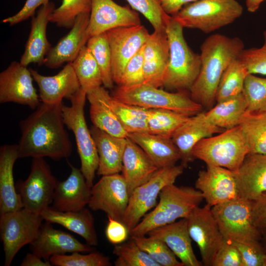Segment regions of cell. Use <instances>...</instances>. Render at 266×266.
Listing matches in <instances>:
<instances>
[{
    "label": "cell",
    "instance_id": "35",
    "mask_svg": "<svg viewBox=\"0 0 266 266\" xmlns=\"http://www.w3.org/2000/svg\"><path fill=\"white\" fill-rule=\"evenodd\" d=\"M250 154L266 155V112L246 110L238 124Z\"/></svg>",
    "mask_w": 266,
    "mask_h": 266
},
{
    "label": "cell",
    "instance_id": "22",
    "mask_svg": "<svg viewBox=\"0 0 266 266\" xmlns=\"http://www.w3.org/2000/svg\"><path fill=\"white\" fill-rule=\"evenodd\" d=\"M225 130L210 122L205 117L204 112L189 117L171 136L179 151L181 165L185 168L194 160L192 151L199 141Z\"/></svg>",
    "mask_w": 266,
    "mask_h": 266
},
{
    "label": "cell",
    "instance_id": "13",
    "mask_svg": "<svg viewBox=\"0 0 266 266\" xmlns=\"http://www.w3.org/2000/svg\"><path fill=\"white\" fill-rule=\"evenodd\" d=\"M127 183L122 174L102 175L91 189L88 203L93 210H101L107 216L122 222L130 199Z\"/></svg>",
    "mask_w": 266,
    "mask_h": 266
},
{
    "label": "cell",
    "instance_id": "9",
    "mask_svg": "<svg viewBox=\"0 0 266 266\" xmlns=\"http://www.w3.org/2000/svg\"><path fill=\"white\" fill-rule=\"evenodd\" d=\"M43 220L40 214L24 207L0 214V238L4 252L5 266H10L18 251L33 241Z\"/></svg>",
    "mask_w": 266,
    "mask_h": 266
},
{
    "label": "cell",
    "instance_id": "28",
    "mask_svg": "<svg viewBox=\"0 0 266 266\" xmlns=\"http://www.w3.org/2000/svg\"><path fill=\"white\" fill-rule=\"evenodd\" d=\"M158 169L144 150L127 137L121 172L130 195L136 188L148 181Z\"/></svg>",
    "mask_w": 266,
    "mask_h": 266
},
{
    "label": "cell",
    "instance_id": "49",
    "mask_svg": "<svg viewBox=\"0 0 266 266\" xmlns=\"http://www.w3.org/2000/svg\"><path fill=\"white\" fill-rule=\"evenodd\" d=\"M144 46L127 64L118 86H129L143 83Z\"/></svg>",
    "mask_w": 266,
    "mask_h": 266
},
{
    "label": "cell",
    "instance_id": "42",
    "mask_svg": "<svg viewBox=\"0 0 266 266\" xmlns=\"http://www.w3.org/2000/svg\"><path fill=\"white\" fill-rule=\"evenodd\" d=\"M160 266H184L162 240L151 236L131 237Z\"/></svg>",
    "mask_w": 266,
    "mask_h": 266
},
{
    "label": "cell",
    "instance_id": "40",
    "mask_svg": "<svg viewBox=\"0 0 266 266\" xmlns=\"http://www.w3.org/2000/svg\"><path fill=\"white\" fill-rule=\"evenodd\" d=\"M86 46L99 66L103 86L107 89L112 88L114 82L112 72L111 53L106 33L90 37Z\"/></svg>",
    "mask_w": 266,
    "mask_h": 266
},
{
    "label": "cell",
    "instance_id": "23",
    "mask_svg": "<svg viewBox=\"0 0 266 266\" xmlns=\"http://www.w3.org/2000/svg\"><path fill=\"white\" fill-rule=\"evenodd\" d=\"M39 88L41 102L54 104L69 100L81 88L71 63H67L57 74L44 76L30 68Z\"/></svg>",
    "mask_w": 266,
    "mask_h": 266
},
{
    "label": "cell",
    "instance_id": "43",
    "mask_svg": "<svg viewBox=\"0 0 266 266\" xmlns=\"http://www.w3.org/2000/svg\"><path fill=\"white\" fill-rule=\"evenodd\" d=\"M91 0H63L50 16V22L57 26L71 28L77 17L83 13H90Z\"/></svg>",
    "mask_w": 266,
    "mask_h": 266
},
{
    "label": "cell",
    "instance_id": "45",
    "mask_svg": "<svg viewBox=\"0 0 266 266\" xmlns=\"http://www.w3.org/2000/svg\"><path fill=\"white\" fill-rule=\"evenodd\" d=\"M56 266H110V258L103 254L92 251L88 254L74 252L70 255L55 254L49 259Z\"/></svg>",
    "mask_w": 266,
    "mask_h": 266
},
{
    "label": "cell",
    "instance_id": "31",
    "mask_svg": "<svg viewBox=\"0 0 266 266\" xmlns=\"http://www.w3.org/2000/svg\"><path fill=\"white\" fill-rule=\"evenodd\" d=\"M87 99L93 126L113 136L127 137L128 133L111 107V95L104 87L101 86L87 94Z\"/></svg>",
    "mask_w": 266,
    "mask_h": 266
},
{
    "label": "cell",
    "instance_id": "27",
    "mask_svg": "<svg viewBox=\"0 0 266 266\" xmlns=\"http://www.w3.org/2000/svg\"><path fill=\"white\" fill-rule=\"evenodd\" d=\"M147 235L164 242L184 266L203 265L193 251L186 218L155 229Z\"/></svg>",
    "mask_w": 266,
    "mask_h": 266
},
{
    "label": "cell",
    "instance_id": "51",
    "mask_svg": "<svg viewBox=\"0 0 266 266\" xmlns=\"http://www.w3.org/2000/svg\"><path fill=\"white\" fill-rule=\"evenodd\" d=\"M49 0H27L23 7L15 14L4 18L2 23L8 24L10 26L16 25L33 17L35 10L40 6L48 2Z\"/></svg>",
    "mask_w": 266,
    "mask_h": 266
},
{
    "label": "cell",
    "instance_id": "7",
    "mask_svg": "<svg viewBox=\"0 0 266 266\" xmlns=\"http://www.w3.org/2000/svg\"><path fill=\"white\" fill-rule=\"evenodd\" d=\"M248 154L249 149L238 125L202 139L192 151L194 160L233 172L238 170Z\"/></svg>",
    "mask_w": 266,
    "mask_h": 266
},
{
    "label": "cell",
    "instance_id": "57",
    "mask_svg": "<svg viewBox=\"0 0 266 266\" xmlns=\"http://www.w3.org/2000/svg\"><path fill=\"white\" fill-rule=\"evenodd\" d=\"M264 248L266 252V234L265 236V238H264Z\"/></svg>",
    "mask_w": 266,
    "mask_h": 266
},
{
    "label": "cell",
    "instance_id": "36",
    "mask_svg": "<svg viewBox=\"0 0 266 266\" xmlns=\"http://www.w3.org/2000/svg\"><path fill=\"white\" fill-rule=\"evenodd\" d=\"M71 64L80 87L87 94L103 85L99 66L86 45Z\"/></svg>",
    "mask_w": 266,
    "mask_h": 266
},
{
    "label": "cell",
    "instance_id": "38",
    "mask_svg": "<svg viewBox=\"0 0 266 266\" xmlns=\"http://www.w3.org/2000/svg\"><path fill=\"white\" fill-rule=\"evenodd\" d=\"M111 107L127 133L148 132V109L124 103L111 96Z\"/></svg>",
    "mask_w": 266,
    "mask_h": 266
},
{
    "label": "cell",
    "instance_id": "34",
    "mask_svg": "<svg viewBox=\"0 0 266 266\" xmlns=\"http://www.w3.org/2000/svg\"><path fill=\"white\" fill-rule=\"evenodd\" d=\"M247 110L243 94L219 102L206 112V119L212 124L224 130L238 125Z\"/></svg>",
    "mask_w": 266,
    "mask_h": 266
},
{
    "label": "cell",
    "instance_id": "52",
    "mask_svg": "<svg viewBox=\"0 0 266 266\" xmlns=\"http://www.w3.org/2000/svg\"><path fill=\"white\" fill-rule=\"evenodd\" d=\"M108 223L105 233L111 243L117 245L125 242L129 232L126 226L121 221L108 217Z\"/></svg>",
    "mask_w": 266,
    "mask_h": 266
},
{
    "label": "cell",
    "instance_id": "6",
    "mask_svg": "<svg viewBox=\"0 0 266 266\" xmlns=\"http://www.w3.org/2000/svg\"><path fill=\"white\" fill-rule=\"evenodd\" d=\"M242 13V6L236 0H198L172 17L183 28L209 33L232 24Z\"/></svg>",
    "mask_w": 266,
    "mask_h": 266
},
{
    "label": "cell",
    "instance_id": "46",
    "mask_svg": "<svg viewBox=\"0 0 266 266\" xmlns=\"http://www.w3.org/2000/svg\"><path fill=\"white\" fill-rule=\"evenodd\" d=\"M135 10L142 14L150 23L154 31H165L169 15L163 10L159 0H126Z\"/></svg>",
    "mask_w": 266,
    "mask_h": 266
},
{
    "label": "cell",
    "instance_id": "56",
    "mask_svg": "<svg viewBox=\"0 0 266 266\" xmlns=\"http://www.w3.org/2000/svg\"><path fill=\"white\" fill-rule=\"evenodd\" d=\"M264 0H246V5L247 10L250 12H255Z\"/></svg>",
    "mask_w": 266,
    "mask_h": 266
},
{
    "label": "cell",
    "instance_id": "21",
    "mask_svg": "<svg viewBox=\"0 0 266 266\" xmlns=\"http://www.w3.org/2000/svg\"><path fill=\"white\" fill-rule=\"evenodd\" d=\"M169 59V47L165 31L150 34L143 48V83L163 87Z\"/></svg>",
    "mask_w": 266,
    "mask_h": 266
},
{
    "label": "cell",
    "instance_id": "41",
    "mask_svg": "<svg viewBox=\"0 0 266 266\" xmlns=\"http://www.w3.org/2000/svg\"><path fill=\"white\" fill-rule=\"evenodd\" d=\"M113 253L117 257L114 262L116 266H160L132 237L127 242L115 245Z\"/></svg>",
    "mask_w": 266,
    "mask_h": 266
},
{
    "label": "cell",
    "instance_id": "14",
    "mask_svg": "<svg viewBox=\"0 0 266 266\" xmlns=\"http://www.w3.org/2000/svg\"><path fill=\"white\" fill-rule=\"evenodd\" d=\"M208 204L195 207L186 218L191 238L198 245L202 263L212 266L214 257L224 241L217 222Z\"/></svg>",
    "mask_w": 266,
    "mask_h": 266
},
{
    "label": "cell",
    "instance_id": "3",
    "mask_svg": "<svg viewBox=\"0 0 266 266\" xmlns=\"http://www.w3.org/2000/svg\"><path fill=\"white\" fill-rule=\"evenodd\" d=\"M159 198L153 210L130 231L131 237L145 236L155 229L186 218L203 200L201 193L196 188L177 186L174 183L164 187Z\"/></svg>",
    "mask_w": 266,
    "mask_h": 266
},
{
    "label": "cell",
    "instance_id": "30",
    "mask_svg": "<svg viewBox=\"0 0 266 266\" xmlns=\"http://www.w3.org/2000/svg\"><path fill=\"white\" fill-rule=\"evenodd\" d=\"M18 144L4 145L0 148V214L12 212L23 207L16 191L13 167L19 158Z\"/></svg>",
    "mask_w": 266,
    "mask_h": 266
},
{
    "label": "cell",
    "instance_id": "25",
    "mask_svg": "<svg viewBox=\"0 0 266 266\" xmlns=\"http://www.w3.org/2000/svg\"><path fill=\"white\" fill-rule=\"evenodd\" d=\"M55 9V4L49 2L40 6L35 16L32 17L29 36L21 56L20 63L27 66L30 64L44 65L45 58L51 48L46 31L50 16Z\"/></svg>",
    "mask_w": 266,
    "mask_h": 266
},
{
    "label": "cell",
    "instance_id": "12",
    "mask_svg": "<svg viewBox=\"0 0 266 266\" xmlns=\"http://www.w3.org/2000/svg\"><path fill=\"white\" fill-rule=\"evenodd\" d=\"M57 183L43 158H33L30 174L18 185L23 207L40 214L52 202Z\"/></svg>",
    "mask_w": 266,
    "mask_h": 266
},
{
    "label": "cell",
    "instance_id": "17",
    "mask_svg": "<svg viewBox=\"0 0 266 266\" xmlns=\"http://www.w3.org/2000/svg\"><path fill=\"white\" fill-rule=\"evenodd\" d=\"M195 188L211 207L240 198L233 171L221 166L206 165L199 172Z\"/></svg>",
    "mask_w": 266,
    "mask_h": 266
},
{
    "label": "cell",
    "instance_id": "58",
    "mask_svg": "<svg viewBox=\"0 0 266 266\" xmlns=\"http://www.w3.org/2000/svg\"><path fill=\"white\" fill-rule=\"evenodd\" d=\"M264 266H266V255L265 261H264Z\"/></svg>",
    "mask_w": 266,
    "mask_h": 266
},
{
    "label": "cell",
    "instance_id": "29",
    "mask_svg": "<svg viewBox=\"0 0 266 266\" xmlns=\"http://www.w3.org/2000/svg\"><path fill=\"white\" fill-rule=\"evenodd\" d=\"M90 130L99 155L97 174L102 176L121 172L127 137L113 136L93 125Z\"/></svg>",
    "mask_w": 266,
    "mask_h": 266
},
{
    "label": "cell",
    "instance_id": "1",
    "mask_svg": "<svg viewBox=\"0 0 266 266\" xmlns=\"http://www.w3.org/2000/svg\"><path fill=\"white\" fill-rule=\"evenodd\" d=\"M63 102H41L33 112L21 121L18 144L19 158L49 157L59 160L70 156L72 145L65 126Z\"/></svg>",
    "mask_w": 266,
    "mask_h": 266
},
{
    "label": "cell",
    "instance_id": "16",
    "mask_svg": "<svg viewBox=\"0 0 266 266\" xmlns=\"http://www.w3.org/2000/svg\"><path fill=\"white\" fill-rule=\"evenodd\" d=\"M30 68L13 61L0 73V103L14 102L35 110L40 104Z\"/></svg>",
    "mask_w": 266,
    "mask_h": 266
},
{
    "label": "cell",
    "instance_id": "54",
    "mask_svg": "<svg viewBox=\"0 0 266 266\" xmlns=\"http://www.w3.org/2000/svg\"><path fill=\"white\" fill-rule=\"evenodd\" d=\"M198 0H159L164 11L167 14L174 16L185 4Z\"/></svg>",
    "mask_w": 266,
    "mask_h": 266
},
{
    "label": "cell",
    "instance_id": "10",
    "mask_svg": "<svg viewBox=\"0 0 266 266\" xmlns=\"http://www.w3.org/2000/svg\"><path fill=\"white\" fill-rule=\"evenodd\" d=\"M184 168L181 164L159 168L148 181L133 191L122 220L129 232L138 224L148 211L156 206L162 189L174 184Z\"/></svg>",
    "mask_w": 266,
    "mask_h": 266
},
{
    "label": "cell",
    "instance_id": "47",
    "mask_svg": "<svg viewBox=\"0 0 266 266\" xmlns=\"http://www.w3.org/2000/svg\"><path fill=\"white\" fill-rule=\"evenodd\" d=\"M263 35L264 42L262 46L244 49L238 57L249 73L266 75V31Z\"/></svg>",
    "mask_w": 266,
    "mask_h": 266
},
{
    "label": "cell",
    "instance_id": "39",
    "mask_svg": "<svg viewBox=\"0 0 266 266\" xmlns=\"http://www.w3.org/2000/svg\"><path fill=\"white\" fill-rule=\"evenodd\" d=\"M148 132L171 138L190 116L166 109H148Z\"/></svg>",
    "mask_w": 266,
    "mask_h": 266
},
{
    "label": "cell",
    "instance_id": "2",
    "mask_svg": "<svg viewBox=\"0 0 266 266\" xmlns=\"http://www.w3.org/2000/svg\"><path fill=\"white\" fill-rule=\"evenodd\" d=\"M244 49L243 41L237 37L219 33L207 37L200 46V68L190 89L191 98L202 107L211 108L216 102L217 89L223 72Z\"/></svg>",
    "mask_w": 266,
    "mask_h": 266
},
{
    "label": "cell",
    "instance_id": "32",
    "mask_svg": "<svg viewBox=\"0 0 266 266\" xmlns=\"http://www.w3.org/2000/svg\"><path fill=\"white\" fill-rule=\"evenodd\" d=\"M40 215L46 222L59 224L78 234L88 244L92 246L98 244L94 218L88 209L61 211L49 206Z\"/></svg>",
    "mask_w": 266,
    "mask_h": 266
},
{
    "label": "cell",
    "instance_id": "53",
    "mask_svg": "<svg viewBox=\"0 0 266 266\" xmlns=\"http://www.w3.org/2000/svg\"><path fill=\"white\" fill-rule=\"evenodd\" d=\"M251 214L255 227L261 233L266 232V193L252 201Z\"/></svg>",
    "mask_w": 266,
    "mask_h": 266
},
{
    "label": "cell",
    "instance_id": "8",
    "mask_svg": "<svg viewBox=\"0 0 266 266\" xmlns=\"http://www.w3.org/2000/svg\"><path fill=\"white\" fill-rule=\"evenodd\" d=\"M87 93L80 88L69 99L71 104H63L62 112L65 126L75 136L81 162L80 170L91 188L99 163L96 146L88 129L84 114Z\"/></svg>",
    "mask_w": 266,
    "mask_h": 266
},
{
    "label": "cell",
    "instance_id": "26",
    "mask_svg": "<svg viewBox=\"0 0 266 266\" xmlns=\"http://www.w3.org/2000/svg\"><path fill=\"white\" fill-rule=\"evenodd\" d=\"M240 198L254 201L266 193V155L248 154L233 172Z\"/></svg>",
    "mask_w": 266,
    "mask_h": 266
},
{
    "label": "cell",
    "instance_id": "48",
    "mask_svg": "<svg viewBox=\"0 0 266 266\" xmlns=\"http://www.w3.org/2000/svg\"><path fill=\"white\" fill-rule=\"evenodd\" d=\"M232 242L240 254L243 266H264L266 252L259 241Z\"/></svg>",
    "mask_w": 266,
    "mask_h": 266
},
{
    "label": "cell",
    "instance_id": "19",
    "mask_svg": "<svg viewBox=\"0 0 266 266\" xmlns=\"http://www.w3.org/2000/svg\"><path fill=\"white\" fill-rule=\"evenodd\" d=\"M51 223L42 224L39 232L30 245L32 252L45 261L55 254L66 253L91 252L94 248L80 242L70 234L55 229Z\"/></svg>",
    "mask_w": 266,
    "mask_h": 266
},
{
    "label": "cell",
    "instance_id": "15",
    "mask_svg": "<svg viewBox=\"0 0 266 266\" xmlns=\"http://www.w3.org/2000/svg\"><path fill=\"white\" fill-rule=\"evenodd\" d=\"M106 34L111 53L113 78L118 85L127 64L145 45L150 33L139 25L111 29Z\"/></svg>",
    "mask_w": 266,
    "mask_h": 266
},
{
    "label": "cell",
    "instance_id": "20",
    "mask_svg": "<svg viewBox=\"0 0 266 266\" xmlns=\"http://www.w3.org/2000/svg\"><path fill=\"white\" fill-rule=\"evenodd\" d=\"M90 13L77 17L70 31L50 49L44 60L45 66L56 68L75 59L90 38L88 33Z\"/></svg>",
    "mask_w": 266,
    "mask_h": 266
},
{
    "label": "cell",
    "instance_id": "50",
    "mask_svg": "<svg viewBox=\"0 0 266 266\" xmlns=\"http://www.w3.org/2000/svg\"><path fill=\"white\" fill-rule=\"evenodd\" d=\"M212 266H243L240 254L231 241L224 238L214 257Z\"/></svg>",
    "mask_w": 266,
    "mask_h": 266
},
{
    "label": "cell",
    "instance_id": "55",
    "mask_svg": "<svg viewBox=\"0 0 266 266\" xmlns=\"http://www.w3.org/2000/svg\"><path fill=\"white\" fill-rule=\"evenodd\" d=\"M35 254L28 253L23 259L21 266H51L49 261H45Z\"/></svg>",
    "mask_w": 266,
    "mask_h": 266
},
{
    "label": "cell",
    "instance_id": "18",
    "mask_svg": "<svg viewBox=\"0 0 266 266\" xmlns=\"http://www.w3.org/2000/svg\"><path fill=\"white\" fill-rule=\"evenodd\" d=\"M141 25L138 14L113 0H91L88 33L90 37L111 29Z\"/></svg>",
    "mask_w": 266,
    "mask_h": 266
},
{
    "label": "cell",
    "instance_id": "4",
    "mask_svg": "<svg viewBox=\"0 0 266 266\" xmlns=\"http://www.w3.org/2000/svg\"><path fill=\"white\" fill-rule=\"evenodd\" d=\"M183 27L170 15L166 23L169 47V59L163 87L169 91L190 92L200 68V54L187 44Z\"/></svg>",
    "mask_w": 266,
    "mask_h": 266
},
{
    "label": "cell",
    "instance_id": "24",
    "mask_svg": "<svg viewBox=\"0 0 266 266\" xmlns=\"http://www.w3.org/2000/svg\"><path fill=\"white\" fill-rule=\"evenodd\" d=\"M71 173L63 181H57L53 207L61 211H78L88 204L92 188L80 169L70 165Z\"/></svg>",
    "mask_w": 266,
    "mask_h": 266
},
{
    "label": "cell",
    "instance_id": "11",
    "mask_svg": "<svg viewBox=\"0 0 266 266\" xmlns=\"http://www.w3.org/2000/svg\"><path fill=\"white\" fill-rule=\"evenodd\" d=\"M251 204L252 201L239 198L211 207L224 238L236 242L259 241L261 233L253 224Z\"/></svg>",
    "mask_w": 266,
    "mask_h": 266
},
{
    "label": "cell",
    "instance_id": "5",
    "mask_svg": "<svg viewBox=\"0 0 266 266\" xmlns=\"http://www.w3.org/2000/svg\"><path fill=\"white\" fill-rule=\"evenodd\" d=\"M111 95L127 104L147 109H168L190 117L201 112L203 107L184 92H170L144 83L118 86Z\"/></svg>",
    "mask_w": 266,
    "mask_h": 266
},
{
    "label": "cell",
    "instance_id": "44",
    "mask_svg": "<svg viewBox=\"0 0 266 266\" xmlns=\"http://www.w3.org/2000/svg\"><path fill=\"white\" fill-rule=\"evenodd\" d=\"M242 94L247 111L266 112V77L249 73L245 79Z\"/></svg>",
    "mask_w": 266,
    "mask_h": 266
},
{
    "label": "cell",
    "instance_id": "33",
    "mask_svg": "<svg viewBox=\"0 0 266 266\" xmlns=\"http://www.w3.org/2000/svg\"><path fill=\"white\" fill-rule=\"evenodd\" d=\"M128 138L139 146L159 168L175 165L181 155L171 138L149 132L128 134Z\"/></svg>",
    "mask_w": 266,
    "mask_h": 266
},
{
    "label": "cell",
    "instance_id": "37",
    "mask_svg": "<svg viewBox=\"0 0 266 266\" xmlns=\"http://www.w3.org/2000/svg\"><path fill=\"white\" fill-rule=\"evenodd\" d=\"M248 74L245 66L238 58L233 60L221 76L216 94V102L242 94Z\"/></svg>",
    "mask_w": 266,
    "mask_h": 266
}]
</instances>
